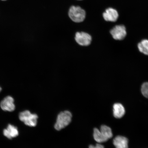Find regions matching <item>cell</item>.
Listing matches in <instances>:
<instances>
[{"label":"cell","instance_id":"52a82bcc","mask_svg":"<svg viewBox=\"0 0 148 148\" xmlns=\"http://www.w3.org/2000/svg\"><path fill=\"white\" fill-rule=\"evenodd\" d=\"M104 19L106 21L115 22L118 17V13L115 9L112 8H109L106 9L103 14Z\"/></svg>","mask_w":148,"mask_h":148},{"label":"cell","instance_id":"ba28073f","mask_svg":"<svg viewBox=\"0 0 148 148\" xmlns=\"http://www.w3.org/2000/svg\"><path fill=\"white\" fill-rule=\"evenodd\" d=\"M3 134L7 138L11 139L12 138L16 137L18 136V131L16 127L9 124L7 128L3 130Z\"/></svg>","mask_w":148,"mask_h":148},{"label":"cell","instance_id":"3957f363","mask_svg":"<svg viewBox=\"0 0 148 148\" xmlns=\"http://www.w3.org/2000/svg\"><path fill=\"white\" fill-rule=\"evenodd\" d=\"M19 118L26 125L34 127L37 125L38 116L36 114H31L29 111L25 110L20 113Z\"/></svg>","mask_w":148,"mask_h":148},{"label":"cell","instance_id":"9a60e30c","mask_svg":"<svg viewBox=\"0 0 148 148\" xmlns=\"http://www.w3.org/2000/svg\"><path fill=\"white\" fill-rule=\"evenodd\" d=\"M89 148H104V147L103 145H101L100 144H97L95 146L90 145Z\"/></svg>","mask_w":148,"mask_h":148},{"label":"cell","instance_id":"8fae6325","mask_svg":"<svg viewBox=\"0 0 148 148\" xmlns=\"http://www.w3.org/2000/svg\"><path fill=\"white\" fill-rule=\"evenodd\" d=\"M93 137L95 141L99 143H103L108 140L101 134L100 131L96 128L94 129Z\"/></svg>","mask_w":148,"mask_h":148},{"label":"cell","instance_id":"6da1fadb","mask_svg":"<svg viewBox=\"0 0 148 148\" xmlns=\"http://www.w3.org/2000/svg\"><path fill=\"white\" fill-rule=\"evenodd\" d=\"M72 117V114L69 111H65L61 112L57 116L55 124L54 127L56 130H60L67 126L71 123Z\"/></svg>","mask_w":148,"mask_h":148},{"label":"cell","instance_id":"30bf717a","mask_svg":"<svg viewBox=\"0 0 148 148\" xmlns=\"http://www.w3.org/2000/svg\"><path fill=\"white\" fill-rule=\"evenodd\" d=\"M113 111L114 117L118 119L121 118L125 113L124 107L121 103H114Z\"/></svg>","mask_w":148,"mask_h":148},{"label":"cell","instance_id":"9c48e42d","mask_svg":"<svg viewBox=\"0 0 148 148\" xmlns=\"http://www.w3.org/2000/svg\"><path fill=\"white\" fill-rule=\"evenodd\" d=\"M128 139L123 136H116L113 140V144L116 148H128Z\"/></svg>","mask_w":148,"mask_h":148},{"label":"cell","instance_id":"5bb4252c","mask_svg":"<svg viewBox=\"0 0 148 148\" xmlns=\"http://www.w3.org/2000/svg\"><path fill=\"white\" fill-rule=\"evenodd\" d=\"M141 90L142 95L148 99V82H145L142 84Z\"/></svg>","mask_w":148,"mask_h":148},{"label":"cell","instance_id":"2e32d148","mask_svg":"<svg viewBox=\"0 0 148 148\" xmlns=\"http://www.w3.org/2000/svg\"><path fill=\"white\" fill-rule=\"evenodd\" d=\"M2 88L1 86H0V92H1V91Z\"/></svg>","mask_w":148,"mask_h":148},{"label":"cell","instance_id":"4fadbf2b","mask_svg":"<svg viewBox=\"0 0 148 148\" xmlns=\"http://www.w3.org/2000/svg\"><path fill=\"white\" fill-rule=\"evenodd\" d=\"M139 50L145 55H148V40H144L138 44Z\"/></svg>","mask_w":148,"mask_h":148},{"label":"cell","instance_id":"5b68a950","mask_svg":"<svg viewBox=\"0 0 148 148\" xmlns=\"http://www.w3.org/2000/svg\"><path fill=\"white\" fill-rule=\"evenodd\" d=\"M110 32L113 38L116 40H123L127 35L125 27L123 25L116 26L111 29Z\"/></svg>","mask_w":148,"mask_h":148},{"label":"cell","instance_id":"7c38bea8","mask_svg":"<svg viewBox=\"0 0 148 148\" xmlns=\"http://www.w3.org/2000/svg\"><path fill=\"white\" fill-rule=\"evenodd\" d=\"M100 131L101 134L107 139L108 140L109 139L112 138L113 134L112 129L110 127L106 125H102Z\"/></svg>","mask_w":148,"mask_h":148},{"label":"cell","instance_id":"8992f818","mask_svg":"<svg viewBox=\"0 0 148 148\" xmlns=\"http://www.w3.org/2000/svg\"><path fill=\"white\" fill-rule=\"evenodd\" d=\"M1 108L3 110L12 112L15 109L13 98L11 96H7L5 97L1 103Z\"/></svg>","mask_w":148,"mask_h":148},{"label":"cell","instance_id":"7a4b0ae2","mask_svg":"<svg viewBox=\"0 0 148 148\" xmlns=\"http://www.w3.org/2000/svg\"><path fill=\"white\" fill-rule=\"evenodd\" d=\"M86 15L85 10L79 6H73L69 9V17L75 23H79L83 22L86 18Z\"/></svg>","mask_w":148,"mask_h":148},{"label":"cell","instance_id":"e0dca14e","mask_svg":"<svg viewBox=\"0 0 148 148\" xmlns=\"http://www.w3.org/2000/svg\"><path fill=\"white\" fill-rule=\"evenodd\" d=\"M2 1H5V0H2Z\"/></svg>","mask_w":148,"mask_h":148},{"label":"cell","instance_id":"277c9868","mask_svg":"<svg viewBox=\"0 0 148 148\" xmlns=\"http://www.w3.org/2000/svg\"><path fill=\"white\" fill-rule=\"evenodd\" d=\"M92 37L89 34L84 32L76 33L75 40L79 45L82 46L89 45L92 41Z\"/></svg>","mask_w":148,"mask_h":148}]
</instances>
